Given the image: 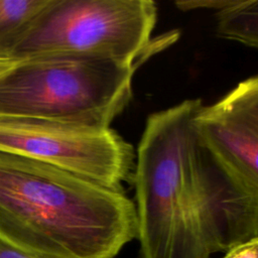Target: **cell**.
I'll return each mask as SVG.
<instances>
[{
    "label": "cell",
    "mask_w": 258,
    "mask_h": 258,
    "mask_svg": "<svg viewBox=\"0 0 258 258\" xmlns=\"http://www.w3.org/2000/svg\"><path fill=\"white\" fill-rule=\"evenodd\" d=\"M203 106L147 117L133 177L142 258H209L258 238V195L201 136Z\"/></svg>",
    "instance_id": "6da1fadb"
},
{
    "label": "cell",
    "mask_w": 258,
    "mask_h": 258,
    "mask_svg": "<svg viewBox=\"0 0 258 258\" xmlns=\"http://www.w3.org/2000/svg\"><path fill=\"white\" fill-rule=\"evenodd\" d=\"M137 235L124 190L0 151V241L38 258H114Z\"/></svg>",
    "instance_id": "7a4b0ae2"
},
{
    "label": "cell",
    "mask_w": 258,
    "mask_h": 258,
    "mask_svg": "<svg viewBox=\"0 0 258 258\" xmlns=\"http://www.w3.org/2000/svg\"><path fill=\"white\" fill-rule=\"evenodd\" d=\"M138 67L85 53L18 59L0 76V117L110 128L132 98Z\"/></svg>",
    "instance_id": "3957f363"
},
{
    "label": "cell",
    "mask_w": 258,
    "mask_h": 258,
    "mask_svg": "<svg viewBox=\"0 0 258 258\" xmlns=\"http://www.w3.org/2000/svg\"><path fill=\"white\" fill-rule=\"evenodd\" d=\"M156 20L151 0H49L11 58L85 53L141 66L176 39L152 40Z\"/></svg>",
    "instance_id": "277c9868"
},
{
    "label": "cell",
    "mask_w": 258,
    "mask_h": 258,
    "mask_svg": "<svg viewBox=\"0 0 258 258\" xmlns=\"http://www.w3.org/2000/svg\"><path fill=\"white\" fill-rule=\"evenodd\" d=\"M0 151L61 168L104 186L133 183L136 151L111 127L0 117Z\"/></svg>",
    "instance_id": "5b68a950"
},
{
    "label": "cell",
    "mask_w": 258,
    "mask_h": 258,
    "mask_svg": "<svg viewBox=\"0 0 258 258\" xmlns=\"http://www.w3.org/2000/svg\"><path fill=\"white\" fill-rule=\"evenodd\" d=\"M196 126L206 143L258 195V75L203 106Z\"/></svg>",
    "instance_id": "8992f818"
},
{
    "label": "cell",
    "mask_w": 258,
    "mask_h": 258,
    "mask_svg": "<svg viewBox=\"0 0 258 258\" xmlns=\"http://www.w3.org/2000/svg\"><path fill=\"white\" fill-rule=\"evenodd\" d=\"M49 0H0V60L12 59L16 46Z\"/></svg>",
    "instance_id": "52a82bcc"
},
{
    "label": "cell",
    "mask_w": 258,
    "mask_h": 258,
    "mask_svg": "<svg viewBox=\"0 0 258 258\" xmlns=\"http://www.w3.org/2000/svg\"><path fill=\"white\" fill-rule=\"evenodd\" d=\"M215 16L219 37L258 48V0H231Z\"/></svg>",
    "instance_id": "ba28073f"
},
{
    "label": "cell",
    "mask_w": 258,
    "mask_h": 258,
    "mask_svg": "<svg viewBox=\"0 0 258 258\" xmlns=\"http://www.w3.org/2000/svg\"><path fill=\"white\" fill-rule=\"evenodd\" d=\"M231 0H198V1H177L176 7L182 11L196 9H214L217 11L225 8L230 4Z\"/></svg>",
    "instance_id": "9c48e42d"
},
{
    "label": "cell",
    "mask_w": 258,
    "mask_h": 258,
    "mask_svg": "<svg viewBox=\"0 0 258 258\" xmlns=\"http://www.w3.org/2000/svg\"><path fill=\"white\" fill-rule=\"evenodd\" d=\"M223 258H258V238L230 249Z\"/></svg>",
    "instance_id": "30bf717a"
},
{
    "label": "cell",
    "mask_w": 258,
    "mask_h": 258,
    "mask_svg": "<svg viewBox=\"0 0 258 258\" xmlns=\"http://www.w3.org/2000/svg\"><path fill=\"white\" fill-rule=\"evenodd\" d=\"M0 258H38L0 241Z\"/></svg>",
    "instance_id": "8fae6325"
},
{
    "label": "cell",
    "mask_w": 258,
    "mask_h": 258,
    "mask_svg": "<svg viewBox=\"0 0 258 258\" xmlns=\"http://www.w3.org/2000/svg\"><path fill=\"white\" fill-rule=\"evenodd\" d=\"M18 59H5V60H0V76L4 74L6 71H8L10 68L14 66V63Z\"/></svg>",
    "instance_id": "7c38bea8"
}]
</instances>
